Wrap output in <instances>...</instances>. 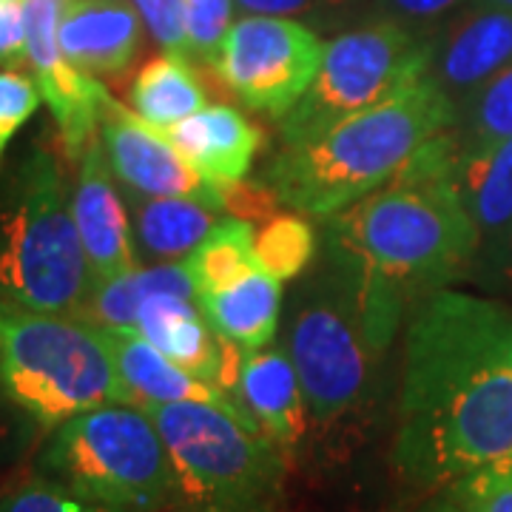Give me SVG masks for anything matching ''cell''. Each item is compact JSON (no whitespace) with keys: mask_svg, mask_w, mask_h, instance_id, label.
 <instances>
[{"mask_svg":"<svg viewBox=\"0 0 512 512\" xmlns=\"http://www.w3.org/2000/svg\"><path fill=\"white\" fill-rule=\"evenodd\" d=\"M453 120V100L424 77L416 89L330 128L308 146L282 148L265 168V185L282 205L328 220L393 183Z\"/></svg>","mask_w":512,"mask_h":512,"instance_id":"3957f363","label":"cell"},{"mask_svg":"<svg viewBox=\"0 0 512 512\" xmlns=\"http://www.w3.org/2000/svg\"><path fill=\"white\" fill-rule=\"evenodd\" d=\"M433 37L390 20L345 32L325 43L311 89L282 117L285 146H308L359 114L416 89L427 77Z\"/></svg>","mask_w":512,"mask_h":512,"instance_id":"9c48e42d","label":"cell"},{"mask_svg":"<svg viewBox=\"0 0 512 512\" xmlns=\"http://www.w3.org/2000/svg\"><path fill=\"white\" fill-rule=\"evenodd\" d=\"M103 339L111 350L114 367L126 384L131 407H148V404H174V402H205L225 407L245 421H251L237 404L231 402L217 387L188 376L185 370L174 365L168 356L148 342L140 330L134 328H100ZM254 424V421H251Z\"/></svg>","mask_w":512,"mask_h":512,"instance_id":"e0dca14e","label":"cell"},{"mask_svg":"<svg viewBox=\"0 0 512 512\" xmlns=\"http://www.w3.org/2000/svg\"><path fill=\"white\" fill-rule=\"evenodd\" d=\"M171 456L180 504L200 512H276L285 481L279 444L237 413L205 402L148 404Z\"/></svg>","mask_w":512,"mask_h":512,"instance_id":"ba28073f","label":"cell"},{"mask_svg":"<svg viewBox=\"0 0 512 512\" xmlns=\"http://www.w3.org/2000/svg\"><path fill=\"white\" fill-rule=\"evenodd\" d=\"M456 512H512V478L510 476H473L453 487Z\"/></svg>","mask_w":512,"mask_h":512,"instance_id":"1f68e13d","label":"cell"},{"mask_svg":"<svg viewBox=\"0 0 512 512\" xmlns=\"http://www.w3.org/2000/svg\"><path fill=\"white\" fill-rule=\"evenodd\" d=\"M450 131L458 154H484L512 140V66L458 103Z\"/></svg>","mask_w":512,"mask_h":512,"instance_id":"cb8c5ba5","label":"cell"},{"mask_svg":"<svg viewBox=\"0 0 512 512\" xmlns=\"http://www.w3.org/2000/svg\"><path fill=\"white\" fill-rule=\"evenodd\" d=\"M35 473L126 512L180 507L163 436L146 410L131 404H103L63 421L43 441Z\"/></svg>","mask_w":512,"mask_h":512,"instance_id":"52a82bcc","label":"cell"},{"mask_svg":"<svg viewBox=\"0 0 512 512\" xmlns=\"http://www.w3.org/2000/svg\"><path fill=\"white\" fill-rule=\"evenodd\" d=\"M476 6H495V9H512V0H473Z\"/></svg>","mask_w":512,"mask_h":512,"instance_id":"8d00e7d4","label":"cell"},{"mask_svg":"<svg viewBox=\"0 0 512 512\" xmlns=\"http://www.w3.org/2000/svg\"><path fill=\"white\" fill-rule=\"evenodd\" d=\"M379 20L399 23L410 32H427L441 20H453L464 3L473 0H373Z\"/></svg>","mask_w":512,"mask_h":512,"instance_id":"4dcf8cb0","label":"cell"},{"mask_svg":"<svg viewBox=\"0 0 512 512\" xmlns=\"http://www.w3.org/2000/svg\"><path fill=\"white\" fill-rule=\"evenodd\" d=\"M188 271L200 293H217L259 271L254 254V228L245 220H222L188 256Z\"/></svg>","mask_w":512,"mask_h":512,"instance_id":"d4e9b609","label":"cell"},{"mask_svg":"<svg viewBox=\"0 0 512 512\" xmlns=\"http://www.w3.org/2000/svg\"><path fill=\"white\" fill-rule=\"evenodd\" d=\"M276 194L268 185L234 183L225 188V211H231V217L237 220H271L276 211Z\"/></svg>","mask_w":512,"mask_h":512,"instance_id":"e575fe53","label":"cell"},{"mask_svg":"<svg viewBox=\"0 0 512 512\" xmlns=\"http://www.w3.org/2000/svg\"><path fill=\"white\" fill-rule=\"evenodd\" d=\"M140 18L151 37L165 49V55L188 60V32H185V0H134Z\"/></svg>","mask_w":512,"mask_h":512,"instance_id":"f546056e","label":"cell"},{"mask_svg":"<svg viewBox=\"0 0 512 512\" xmlns=\"http://www.w3.org/2000/svg\"><path fill=\"white\" fill-rule=\"evenodd\" d=\"M399 319V305L365 291L330 262L293 296L285 350L313 421L333 424L370 402Z\"/></svg>","mask_w":512,"mask_h":512,"instance_id":"277c9868","label":"cell"},{"mask_svg":"<svg viewBox=\"0 0 512 512\" xmlns=\"http://www.w3.org/2000/svg\"><path fill=\"white\" fill-rule=\"evenodd\" d=\"M208 106L200 72L191 60L160 55L148 60L131 83V111L157 131H168Z\"/></svg>","mask_w":512,"mask_h":512,"instance_id":"603a6c76","label":"cell"},{"mask_svg":"<svg viewBox=\"0 0 512 512\" xmlns=\"http://www.w3.org/2000/svg\"><path fill=\"white\" fill-rule=\"evenodd\" d=\"M237 0H185V32H188V60L202 69H214L222 43L231 32Z\"/></svg>","mask_w":512,"mask_h":512,"instance_id":"83f0119b","label":"cell"},{"mask_svg":"<svg viewBox=\"0 0 512 512\" xmlns=\"http://www.w3.org/2000/svg\"><path fill=\"white\" fill-rule=\"evenodd\" d=\"M26 55L37 89L55 117L57 134L69 157H83L94 143L109 92L100 80L72 66L60 49V15L66 0H23Z\"/></svg>","mask_w":512,"mask_h":512,"instance_id":"8fae6325","label":"cell"},{"mask_svg":"<svg viewBox=\"0 0 512 512\" xmlns=\"http://www.w3.org/2000/svg\"><path fill=\"white\" fill-rule=\"evenodd\" d=\"M197 305L220 336L237 342L242 350H256L276 336L282 285L274 276L254 271L225 291L200 293Z\"/></svg>","mask_w":512,"mask_h":512,"instance_id":"44dd1931","label":"cell"},{"mask_svg":"<svg viewBox=\"0 0 512 512\" xmlns=\"http://www.w3.org/2000/svg\"><path fill=\"white\" fill-rule=\"evenodd\" d=\"M163 134L194 171L222 191L248 177L265 143L262 131L231 106H205Z\"/></svg>","mask_w":512,"mask_h":512,"instance_id":"2e32d148","label":"cell"},{"mask_svg":"<svg viewBox=\"0 0 512 512\" xmlns=\"http://www.w3.org/2000/svg\"><path fill=\"white\" fill-rule=\"evenodd\" d=\"M217 211L183 197H146L128 191V217L143 259L180 262L197 251L217 225Z\"/></svg>","mask_w":512,"mask_h":512,"instance_id":"d6986e66","label":"cell"},{"mask_svg":"<svg viewBox=\"0 0 512 512\" xmlns=\"http://www.w3.org/2000/svg\"><path fill=\"white\" fill-rule=\"evenodd\" d=\"M100 137L111 171L128 191L146 197H183L202 202L211 211H225V191L194 171L163 131L148 126L111 94L103 106Z\"/></svg>","mask_w":512,"mask_h":512,"instance_id":"7c38bea8","label":"cell"},{"mask_svg":"<svg viewBox=\"0 0 512 512\" xmlns=\"http://www.w3.org/2000/svg\"><path fill=\"white\" fill-rule=\"evenodd\" d=\"M188 296L197 299V282L188 271V262H160L151 268H134L131 274L117 276L111 282L94 285L86 308L77 313L80 319L97 328H134L137 313L151 296Z\"/></svg>","mask_w":512,"mask_h":512,"instance_id":"7402d4cb","label":"cell"},{"mask_svg":"<svg viewBox=\"0 0 512 512\" xmlns=\"http://www.w3.org/2000/svg\"><path fill=\"white\" fill-rule=\"evenodd\" d=\"M0 384L43 433L103 404H131L103 330L9 302H0Z\"/></svg>","mask_w":512,"mask_h":512,"instance_id":"8992f818","label":"cell"},{"mask_svg":"<svg viewBox=\"0 0 512 512\" xmlns=\"http://www.w3.org/2000/svg\"><path fill=\"white\" fill-rule=\"evenodd\" d=\"M507 356H510V365H512V325H510V336H507Z\"/></svg>","mask_w":512,"mask_h":512,"instance_id":"ab89813d","label":"cell"},{"mask_svg":"<svg viewBox=\"0 0 512 512\" xmlns=\"http://www.w3.org/2000/svg\"><path fill=\"white\" fill-rule=\"evenodd\" d=\"M239 410L279 447H293L308 424V402L288 350H248L237 387Z\"/></svg>","mask_w":512,"mask_h":512,"instance_id":"ac0fdd59","label":"cell"},{"mask_svg":"<svg viewBox=\"0 0 512 512\" xmlns=\"http://www.w3.org/2000/svg\"><path fill=\"white\" fill-rule=\"evenodd\" d=\"M57 37L66 60L100 80L131 69L143 46V26L128 0H66Z\"/></svg>","mask_w":512,"mask_h":512,"instance_id":"9a60e30c","label":"cell"},{"mask_svg":"<svg viewBox=\"0 0 512 512\" xmlns=\"http://www.w3.org/2000/svg\"><path fill=\"white\" fill-rule=\"evenodd\" d=\"M504 251H507V262H510V274H512V237H510V242L504 245Z\"/></svg>","mask_w":512,"mask_h":512,"instance_id":"74e56055","label":"cell"},{"mask_svg":"<svg viewBox=\"0 0 512 512\" xmlns=\"http://www.w3.org/2000/svg\"><path fill=\"white\" fill-rule=\"evenodd\" d=\"M512 319L456 291L424 296L407 328L396 464L421 487L512 478Z\"/></svg>","mask_w":512,"mask_h":512,"instance_id":"6da1fadb","label":"cell"},{"mask_svg":"<svg viewBox=\"0 0 512 512\" xmlns=\"http://www.w3.org/2000/svg\"><path fill=\"white\" fill-rule=\"evenodd\" d=\"M512 66V9L476 6L447 20L433 40L427 77L458 106L490 77Z\"/></svg>","mask_w":512,"mask_h":512,"instance_id":"5bb4252c","label":"cell"},{"mask_svg":"<svg viewBox=\"0 0 512 512\" xmlns=\"http://www.w3.org/2000/svg\"><path fill=\"white\" fill-rule=\"evenodd\" d=\"M26 55V9L23 0H0V69L23 72Z\"/></svg>","mask_w":512,"mask_h":512,"instance_id":"d6a6232c","label":"cell"},{"mask_svg":"<svg viewBox=\"0 0 512 512\" xmlns=\"http://www.w3.org/2000/svg\"><path fill=\"white\" fill-rule=\"evenodd\" d=\"M453 180L478 239L507 245L512 237V140L484 154L456 151Z\"/></svg>","mask_w":512,"mask_h":512,"instance_id":"ffe728a7","label":"cell"},{"mask_svg":"<svg viewBox=\"0 0 512 512\" xmlns=\"http://www.w3.org/2000/svg\"><path fill=\"white\" fill-rule=\"evenodd\" d=\"M32 419L18 410L0 384V473L15 464V458L26 450V441L32 439Z\"/></svg>","mask_w":512,"mask_h":512,"instance_id":"836d02e7","label":"cell"},{"mask_svg":"<svg viewBox=\"0 0 512 512\" xmlns=\"http://www.w3.org/2000/svg\"><path fill=\"white\" fill-rule=\"evenodd\" d=\"M111 174L114 171L106 157V148L94 140L80 157V174L72 194L74 225L83 242L94 285L111 282L137 268L128 208L117 194Z\"/></svg>","mask_w":512,"mask_h":512,"instance_id":"4fadbf2b","label":"cell"},{"mask_svg":"<svg viewBox=\"0 0 512 512\" xmlns=\"http://www.w3.org/2000/svg\"><path fill=\"white\" fill-rule=\"evenodd\" d=\"M0 512H126L103 501L66 490L49 478L32 476L18 478L0 490Z\"/></svg>","mask_w":512,"mask_h":512,"instance_id":"4316f807","label":"cell"},{"mask_svg":"<svg viewBox=\"0 0 512 512\" xmlns=\"http://www.w3.org/2000/svg\"><path fill=\"white\" fill-rule=\"evenodd\" d=\"M163 512H200V510H191V507H183V504H180V507H171V510H163Z\"/></svg>","mask_w":512,"mask_h":512,"instance_id":"f35d334b","label":"cell"},{"mask_svg":"<svg viewBox=\"0 0 512 512\" xmlns=\"http://www.w3.org/2000/svg\"><path fill=\"white\" fill-rule=\"evenodd\" d=\"M325 43L291 18L248 15L231 26L211 72L248 109L285 117L311 89Z\"/></svg>","mask_w":512,"mask_h":512,"instance_id":"30bf717a","label":"cell"},{"mask_svg":"<svg viewBox=\"0 0 512 512\" xmlns=\"http://www.w3.org/2000/svg\"><path fill=\"white\" fill-rule=\"evenodd\" d=\"M256 268L274 279L299 276L316 256V234L311 222L296 214H274L254 234Z\"/></svg>","mask_w":512,"mask_h":512,"instance_id":"484cf974","label":"cell"},{"mask_svg":"<svg viewBox=\"0 0 512 512\" xmlns=\"http://www.w3.org/2000/svg\"><path fill=\"white\" fill-rule=\"evenodd\" d=\"M456 140L447 128L390 185L325 220L328 262L407 305L444 291L481 239L458 197Z\"/></svg>","mask_w":512,"mask_h":512,"instance_id":"7a4b0ae2","label":"cell"},{"mask_svg":"<svg viewBox=\"0 0 512 512\" xmlns=\"http://www.w3.org/2000/svg\"><path fill=\"white\" fill-rule=\"evenodd\" d=\"M92 288L63 168L52 151L35 148L0 197V302L77 316Z\"/></svg>","mask_w":512,"mask_h":512,"instance_id":"5b68a950","label":"cell"},{"mask_svg":"<svg viewBox=\"0 0 512 512\" xmlns=\"http://www.w3.org/2000/svg\"><path fill=\"white\" fill-rule=\"evenodd\" d=\"M322 0H237V6L248 15H265V18H288L296 12H311Z\"/></svg>","mask_w":512,"mask_h":512,"instance_id":"d590c367","label":"cell"},{"mask_svg":"<svg viewBox=\"0 0 512 512\" xmlns=\"http://www.w3.org/2000/svg\"><path fill=\"white\" fill-rule=\"evenodd\" d=\"M40 103H43V94L37 89L35 77L0 69V168H3L9 143L15 140L20 128L35 117Z\"/></svg>","mask_w":512,"mask_h":512,"instance_id":"f1b7e54d","label":"cell"}]
</instances>
